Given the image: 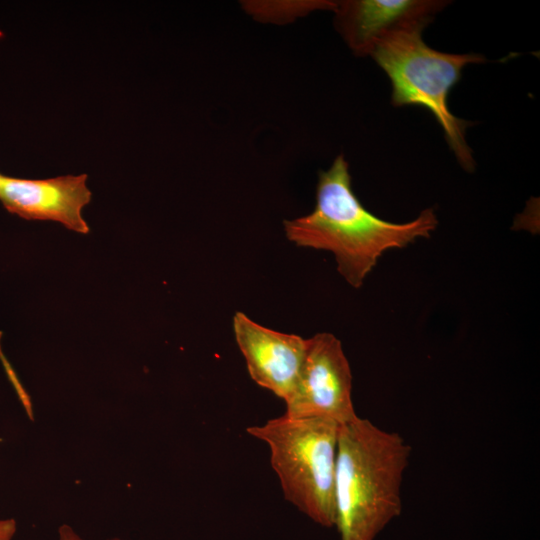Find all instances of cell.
Segmentation results:
<instances>
[{"label": "cell", "instance_id": "obj_2", "mask_svg": "<svg viewBox=\"0 0 540 540\" xmlns=\"http://www.w3.org/2000/svg\"><path fill=\"white\" fill-rule=\"evenodd\" d=\"M411 447L396 432L359 416L339 426L334 480L340 540H375L402 512Z\"/></svg>", "mask_w": 540, "mask_h": 540}, {"label": "cell", "instance_id": "obj_4", "mask_svg": "<svg viewBox=\"0 0 540 540\" xmlns=\"http://www.w3.org/2000/svg\"><path fill=\"white\" fill-rule=\"evenodd\" d=\"M337 423L283 414L246 432L263 441L285 499L322 527L335 524Z\"/></svg>", "mask_w": 540, "mask_h": 540}, {"label": "cell", "instance_id": "obj_10", "mask_svg": "<svg viewBox=\"0 0 540 540\" xmlns=\"http://www.w3.org/2000/svg\"><path fill=\"white\" fill-rule=\"evenodd\" d=\"M58 540H84L70 525L63 524L58 528ZM107 540H123L111 538Z\"/></svg>", "mask_w": 540, "mask_h": 540}, {"label": "cell", "instance_id": "obj_3", "mask_svg": "<svg viewBox=\"0 0 540 540\" xmlns=\"http://www.w3.org/2000/svg\"><path fill=\"white\" fill-rule=\"evenodd\" d=\"M425 27L411 25L384 34L374 43L370 55L391 81L392 105L428 109L442 127L459 164L471 172L475 161L465 138L471 123L451 113L448 95L466 65L486 59L477 53H444L430 48L422 39Z\"/></svg>", "mask_w": 540, "mask_h": 540}, {"label": "cell", "instance_id": "obj_8", "mask_svg": "<svg viewBox=\"0 0 540 540\" xmlns=\"http://www.w3.org/2000/svg\"><path fill=\"white\" fill-rule=\"evenodd\" d=\"M448 1L353 0L337 3V27L358 55H370L384 34L411 25L427 26Z\"/></svg>", "mask_w": 540, "mask_h": 540}, {"label": "cell", "instance_id": "obj_7", "mask_svg": "<svg viewBox=\"0 0 540 540\" xmlns=\"http://www.w3.org/2000/svg\"><path fill=\"white\" fill-rule=\"evenodd\" d=\"M87 174L22 179L0 174V201L7 211L27 220H52L77 233L89 226L82 209L91 200Z\"/></svg>", "mask_w": 540, "mask_h": 540}, {"label": "cell", "instance_id": "obj_9", "mask_svg": "<svg viewBox=\"0 0 540 540\" xmlns=\"http://www.w3.org/2000/svg\"><path fill=\"white\" fill-rule=\"evenodd\" d=\"M16 531L17 523L15 519H0V540H12Z\"/></svg>", "mask_w": 540, "mask_h": 540}, {"label": "cell", "instance_id": "obj_1", "mask_svg": "<svg viewBox=\"0 0 540 540\" xmlns=\"http://www.w3.org/2000/svg\"><path fill=\"white\" fill-rule=\"evenodd\" d=\"M437 225L432 208L405 223L372 214L354 194L348 163L339 155L327 171L319 173L314 210L285 221L284 230L297 246L332 252L339 273L359 288L385 251L428 238Z\"/></svg>", "mask_w": 540, "mask_h": 540}, {"label": "cell", "instance_id": "obj_6", "mask_svg": "<svg viewBox=\"0 0 540 540\" xmlns=\"http://www.w3.org/2000/svg\"><path fill=\"white\" fill-rule=\"evenodd\" d=\"M233 331L252 380L286 403L299 380L307 339L264 327L242 312L233 317Z\"/></svg>", "mask_w": 540, "mask_h": 540}, {"label": "cell", "instance_id": "obj_5", "mask_svg": "<svg viewBox=\"0 0 540 540\" xmlns=\"http://www.w3.org/2000/svg\"><path fill=\"white\" fill-rule=\"evenodd\" d=\"M285 415L319 418L344 425L355 420L352 373L341 342L331 333L307 339L306 355Z\"/></svg>", "mask_w": 540, "mask_h": 540}]
</instances>
